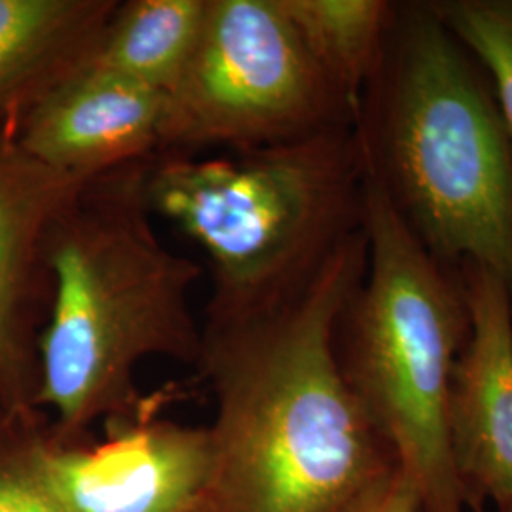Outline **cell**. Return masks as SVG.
Returning a JSON list of instances; mask_svg holds the SVG:
<instances>
[{"label":"cell","instance_id":"cell-18","mask_svg":"<svg viewBox=\"0 0 512 512\" xmlns=\"http://www.w3.org/2000/svg\"><path fill=\"white\" fill-rule=\"evenodd\" d=\"M476 512H484V511H476Z\"/></svg>","mask_w":512,"mask_h":512},{"label":"cell","instance_id":"cell-5","mask_svg":"<svg viewBox=\"0 0 512 512\" xmlns=\"http://www.w3.org/2000/svg\"><path fill=\"white\" fill-rule=\"evenodd\" d=\"M365 230V275L336 325L338 365L423 512H469L448 444L452 376L471 321L459 270L429 255L368 183Z\"/></svg>","mask_w":512,"mask_h":512},{"label":"cell","instance_id":"cell-16","mask_svg":"<svg viewBox=\"0 0 512 512\" xmlns=\"http://www.w3.org/2000/svg\"><path fill=\"white\" fill-rule=\"evenodd\" d=\"M348 512H423L412 478L395 463L380 480L357 497Z\"/></svg>","mask_w":512,"mask_h":512},{"label":"cell","instance_id":"cell-17","mask_svg":"<svg viewBox=\"0 0 512 512\" xmlns=\"http://www.w3.org/2000/svg\"><path fill=\"white\" fill-rule=\"evenodd\" d=\"M497 512H512V499L507 501V503H503V505H499Z\"/></svg>","mask_w":512,"mask_h":512},{"label":"cell","instance_id":"cell-9","mask_svg":"<svg viewBox=\"0 0 512 512\" xmlns=\"http://www.w3.org/2000/svg\"><path fill=\"white\" fill-rule=\"evenodd\" d=\"M469 334L448 401L450 456L469 512L512 499V304L501 281L465 264Z\"/></svg>","mask_w":512,"mask_h":512},{"label":"cell","instance_id":"cell-4","mask_svg":"<svg viewBox=\"0 0 512 512\" xmlns=\"http://www.w3.org/2000/svg\"><path fill=\"white\" fill-rule=\"evenodd\" d=\"M145 194L209 260L205 319L270 311L302 293L365 228V167L353 124L270 147L152 160Z\"/></svg>","mask_w":512,"mask_h":512},{"label":"cell","instance_id":"cell-8","mask_svg":"<svg viewBox=\"0 0 512 512\" xmlns=\"http://www.w3.org/2000/svg\"><path fill=\"white\" fill-rule=\"evenodd\" d=\"M86 179L61 173L0 129V410L33 414L38 387L35 313L52 298L46 245Z\"/></svg>","mask_w":512,"mask_h":512},{"label":"cell","instance_id":"cell-3","mask_svg":"<svg viewBox=\"0 0 512 512\" xmlns=\"http://www.w3.org/2000/svg\"><path fill=\"white\" fill-rule=\"evenodd\" d=\"M150 162L86 181L50 232L35 408H52L55 439L84 440L93 423L147 408L135 380L145 359H200L190 293L202 264L158 238L145 194Z\"/></svg>","mask_w":512,"mask_h":512},{"label":"cell","instance_id":"cell-11","mask_svg":"<svg viewBox=\"0 0 512 512\" xmlns=\"http://www.w3.org/2000/svg\"><path fill=\"white\" fill-rule=\"evenodd\" d=\"M118 0H0V129L88 63Z\"/></svg>","mask_w":512,"mask_h":512},{"label":"cell","instance_id":"cell-12","mask_svg":"<svg viewBox=\"0 0 512 512\" xmlns=\"http://www.w3.org/2000/svg\"><path fill=\"white\" fill-rule=\"evenodd\" d=\"M209 0H118L88 65L169 93L202 33Z\"/></svg>","mask_w":512,"mask_h":512},{"label":"cell","instance_id":"cell-15","mask_svg":"<svg viewBox=\"0 0 512 512\" xmlns=\"http://www.w3.org/2000/svg\"><path fill=\"white\" fill-rule=\"evenodd\" d=\"M44 437L37 412L0 410V512H65L42 467Z\"/></svg>","mask_w":512,"mask_h":512},{"label":"cell","instance_id":"cell-2","mask_svg":"<svg viewBox=\"0 0 512 512\" xmlns=\"http://www.w3.org/2000/svg\"><path fill=\"white\" fill-rule=\"evenodd\" d=\"M353 131L372 184L448 268L494 274L512 304V137L492 84L433 0L395 2Z\"/></svg>","mask_w":512,"mask_h":512},{"label":"cell","instance_id":"cell-6","mask_svg":"<svg viewBox=\"0 0 512 512\" xmlns=\"http://www.w3.org/2000/svg\"><path fill=\"white\" fill-rule=\"evenodd\" d=\"M167 105L165 154L270 147L355 122L279 0H209Z\"/></svg>","mask_w":512,"mask_h":512},{"label":"cell","instance_id":"cell-14","mask_svg":"<svg viewBox=\"0 0 512 512\" xmlns=\"http://www.w3.org/2000/svg\"><path fill=\"white\" fill-rule=\"evenodd\" d=\"M488 76L512 137V0H433Z\"/></svg>","mask_w":512,"mask_h":512},{"label":"cell","instance_id":"cell-1","mask_svg":"<svg viewBox=\"0 0 512 512\" xmlns=\"http://www.w3.org/2000/svg\"><path fill=\"white\" fill-rule=\"evenodd\" d=\"M366 230L274 310L209 321L198 372L215 416L200 512H348L397 463L338 365L336 325L366 270Z\"/></svg>","mask_w":512,"mask_h":512},{"label":"cell","instance_id":"cell-13","mask_svg":"<svg viewBox=\"0 0 512 512\" xmlns=\"http://www.w3.org/2000/svg\"><path fill=\"white\" fill-rule=\"evenodd\" d=\"M317 67L357 114L391 25L389 0H279Z\"/></svg>","mask_w":512,"mask_h":512},{"label":"cell","instance_id":"cell-19","mask_svg":"<svg viewBox=\"0 0 512 512\" xmlns=\"http://www.w3.org/2000/svg\"><path fill=\"white\" fill-rule=\"evenodd\" d=\"M200 511H202V509H200ZM200 511H198V512H200Z\"/></svg>","mask_w":512,"mask_h":512},{"label":"cell","instance_id":"cell-7","mask_svg":"<svg viewBox=\"0 0 512 512\" xmlns=\"http://www.w3.org/2000/svg\"><path fill=\"white\" fill-rule=\"evenodd\" d=\"M95 444L42 442V467L65 512H198L211 475L207 427L154 418L150 406L107 423Z\"/></svg>","mask_w":512,"mask_h":512},{"label":"cell","instance_id":"cell-10","mask_svg":"<svg viewBox=\"0 0 512 512\" xmlns=\"http://www.w3.org/2000/svg\"><path fill=\"white\" fill-rule=\"evenodd\" d=\"M167 93L82 65L19 118V145L78 179L143 164L167 152Z\"/></svg>","mask_w":512,"mask_h":512}]
</instances>
